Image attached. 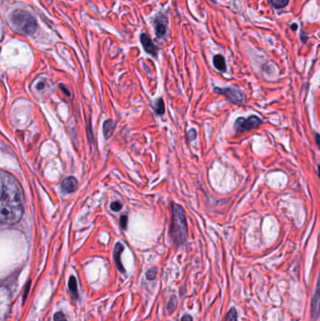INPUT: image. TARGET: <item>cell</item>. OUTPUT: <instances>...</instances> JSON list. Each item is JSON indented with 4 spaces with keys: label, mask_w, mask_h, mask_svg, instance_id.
I'll return each mask as SVG.
<instances>
[{
    "label": "cell",
    "mask_w": 320,
    "mask_h": 321,
    "mask_svg": "<svg viewBox=\"0 0 320 321\" xmlns=\"http://www.w3.org/2000/svg\"><path fill=\"white\" fill-rule=\"evenodd\" d=\"M25 213L20 185L10 174L1 172L0 220L2 224L13 225L21 220Z\"/></svg>",
    "instance_id": "cell-1"
},
{
    "label": "cell",
    "mask_w": 320,
    "mask_h": 321,
    "mask_svg": "<svg viewBox=\"0 0 320 321\" xmlns=\"http://www.w3.org/2000/svg\"><path fill=\"white\" fill-rule=\"evenodd\" d=\"M10 26L16 31L25 35H32L37 29V21L28 11L18 8L12 12L9 18Z\"/></svg>",
    "instance_id": "cell-2"
},
{
    "label": "cell",
    "mask_w": 320,
    "mask_h": 321,
    "mask_svg": "<svg viewBox=\"0 0 320 321\" xmlns=\"http://www.w3.org/2000/svg\"><path fill=\"white\" fill-rule=\"evenodd\" d=\"M172 226L171 236L173 240L177 244H183L187 239V222L186 215L182 207L178 204L172 206Z\"/></svg>",
    "instance_id": "cell-3"
},
{
    "label": "cell",
    "mask_w": 320,
    "mask_h": 321,
    "mask_svg": "<svg viewBox=\"0 0 320 321\" xmlns=\"http://www.w3.org/2000/svg\"><path fill=\"white\" fill-rule=\"evenodd\" d=\"M261 122V119L256 115H251L247 118L238 117L234 123V129L237 132H247L257 128Z\"/></svg>",
    "instance_id": "cell-4"
},
{
    "label": "cell",
    "mask_w": 320,
    "mask_h": 321,
    "mask_svg": "<svg viewBox=\"0 0 320 321\" xmlns=\"http://www.w3.org/2000/svg\"><path fill=\"white\" fill-rule=\"evenodd\" d=\"M214 91L219 94H222V95L226 96L234 104L241 105L245 102L244 94L236 88H225V89L216 88V89H214Z\"/></svg>",
    "instance_id": "cell-5"
},
{
    "label": "cell",
    "mask_w": 320,
    "mask_h": 321,
    "mask_svg": "<svg viewBox=\"0 0 320 321\" xmlns=\"http://www.w3.org/2000/svg\"><path fill=\"white\" fill-rule=\"evenodd\" d=\"M311 315L314 319H317L320 315V272L318 278L317 287L315 290V294L313 297L312 305H311Z\"/></svg>",
    "instance_id": "cell-6"
},
{
    "label": "cell",
    "mask_w": 320,
    "mask_h": 321,
    "mask_svg": "<svg viewBox=\"0 0 320 321\" xmlns=\"http://www.w3.org/2000/svg\"><path fill=\"white\" fill-rule=\"evenodd\" d=\"M140 41H141V43L144 47L145 51L148 53V54H150L152 56H156L157 55V48L154 44L153 41L150 39V37L148 36L147 33L141 34L140 36Z\"/></svg>",
    "instance_id": "cell-7"
},
{
    "label": "cell",
    "mask_w": 320,
    "mask_h": 321,
    "mask_svg": "<svg viewBox=\"0 0 320 321\" xmlns=\"http://www.w3.org/2000/svg\"><path fill=\"white\" fill-rule=\"evenodd\" d=\"M154 26H155V32H156L157 37L162 38L164 36L166 29H167V19L164 15L157 17L154 22Z\"/></svg>",
    "instance_id": "cell-8"
},
{
    "label": "cell",
    "mask_w": 320,
    "mask_h": 321,
    "mask_svg": "<svg viewBox=\"0 0 320 321\" xmlns=\"http://www.w3.org/2000/svg\"><path fill=\"white\" fill-rule=\"evenodd\" d=\"M77 188V181L74 177H69L62 181L61 191L64 194H72Z\"/></svg>",
    "instance_id": "cell-9"
},
{
    "label": "cell",
    "mask_w": 320,
    "mask_h": 321,
    "mask_svg": "<svg viewBox=\"0 0 320 321\" xmlns=\"http://www.w3.org/2000/svg\"><path fill=\"white\" fill-rule=\"evenodd\" d=\"M124 246L122 243L117 242L115 244V251H114V257H115V265L117 267V269L121 272H124V268L121 263V254L123 252Z\"/></svg>",
    "instance_id": "cell-10"
},
{
    "label": "cell",
    "mask_w": 320,
    "mask_h": 321,
    "mask_svg": "<svg viewBox=\"0 0 320 321\" xmlns=\"http://www.w3.org/2000/svg\"><path fill=\"white\" fill-rule=\"evenodd\" d=\"M104 134H105V137L108 139L111 137V135L113 134V132L115 131V124L113 120L111 119H108L107 121H105L104 123Z\"/></svg>",
    "instance_id": "cell-11"
},
{
    "label": "cell",
    "mask_w": 320,
    "mask_h": 321,
    "mask_svg": "<svg viewBox=\"0 0 320 321\" xmlns=\"http://www.w3.org/2000/svg\"><path fill=\"white\" fill-rule=\"evenodd\" d=\"M213 64L215 68L218 71H220V72H225V70H226L225 60H224V58L222 56H221V55L214 56Z\"/></svg>",
    "instance_id": "cell-12"
},
{
    "label": "cell",
    "mask_w": 320,
    "mask_h": 321,
    "mask_svg": "<svg viewBox=\"0 0 320 321\" xmlns=\"http://www.w3.org/2000/svg\"><path fill=\"white\" fill-rule=\"evenodd\" d=\"M69 289L73 296L75 299L78 298V288H77V281L74 276H71L69 280Z\"/></svg>",
    "instance_id": "cell-13"
},
{
    "label": "cell",
    "mask_w": 320,
    "mask_h": 321,
    "mask_svg": "<svg viewBox=\"0 0 320 321\" xmlns=\"http://www.w3.org/2000/svg\"><path fill=\"white\" fill-rule=\"evenodd\" d=\"M289 0H271V3L276 8H285L288 4Z\"/></svg>",
    "instance_id": "cell-14"
},
{
    "label": "cell",
    "mask_w": 320,
    "mask_h": 321,
    "mask_svg": "<svg viewBox=\"0 0 320 321\" xmlns=\"http://www.w3.org/2000/svg\"><path fill=\"white\" fill-rule=\"evenodd\" d=\"M238 317H237V312L235 309H231L229 312L226 315L224 321H237Z\"/></svg>",
    "instance_id": "cell-15"
},
{
    "label": "cell",
    "mask_w": 320,
    "mask_h": 321,
    "mask_svg": "<svg viewBox=\"0 0 320 321\" xmlns=\"http://www.w3.org/2000/svg\"><path fill=\"white\" fill-rule=\"evenodd\" d=\"M156 112L158 115H163L164 113V101L162 99H160L157 102Z\"/></svg>",
    "instance_id": "cell-16"
},
{
    "label": "cell",
    "mask_w": 320,
    "mask_h": 321,
    "mask_svg": "<svg viewBox=\"0 0 320 321\" xmlns=\"http://www.w3.org/2000/svg\"><path fill=\"white\" fill-rule=\"evenodd\" d=\"M54 321H68L66 320V317L62 312H58L54 316Z\"/></svg>",
    "instance_id": "cell-17"
},
{
    "label": "cell",
    "mask_w": 320,
    "mask_h": 321,
    "mask_svg": "<svg viewBox=\"0 0 320 321\" xmlns=\"http://www.w3.org/2000/svg\"><path fill=\"white\" fill-rule=\"evenodd\" d=\"M157 275V270L156 269H152V270H149L148 273H147V277H148V280H153L155 279Z\"/></svg>",
    "instance_id": "cell-18"
},
{
    "label": "cell",
    "mask_w": 320,
    "mask_h": 321,
    "mask_svg": "<svg viewBox=\"0 0 320 321\" xmlns=\"http://www.w3.org/2000/svg\"><path fill=\"white\" fill-rule=\"evenodd\" d=\"M35 88H36L37 91H43L46 88V82L44 80H41L35 86Z\"/></svg>",
    "instance_id": "cell-19"
},
{
    "label": "cell",
    "mask_w": 320,
    "mask_h": 321,
    "mask_svg": "<svg viewBox=\"0 0 320 321\" xmlns=\"http://www.w3.org/2000/svg\"><path fill=\"white\" fill-rule=\"evenodd\" d=\"M121 208H122V205H121L119 202H117V201L113 202V203L111 204V209H112L114 212H118V211H120V210H121Z\"/></svg>",
    "instance_id": "cell-20"
},
{
    "label": "cell",
    "mask_w": 320,
    "mask_h": 321,
    "mask_svg": "<svg viewBox=\"0 0 320 321\" xmlns=\"http://www.w3.org/2000/svg\"><path fill=\"white\" fill-rule=\"evenodd\" d=\"M127 222H128V217H127L126 215H122V216L120 217V225H121V227H122L123 229L126 228V226H127Z\"/></svg>",
    "instance_id": "cell-21"
},
{
    "label": "cell",
    "mask_w": 320,
    "mask_h": 321,
    "mask_svg": "<svg viewBox=\"0 0 320 321\" xmlns=\"http://www.w3.org/2000/svg\"><path fill=\"white\" fill-rule=\"evenodd\" d=\"M196 136H197V132H196V130L192 129V130L190 131L189 133H188V138H189L190 140H193V139H195V138H196Z\"/></svg>",
    "instance_id": "cell-22"
},
{
    "label": "cell",
    "mask_w": 320,
    "mask_h": 321,
    "mask_svg": "<svg viewBox=\"0 0 320 321\" xmlns=\"http://www.w3.org/2000/svg\"><path fill=\"white\" fill-rule=\"evenodd\" d=\"M59 88L65 92L66 95H68V96H70V95H71V94H70V91H67V89L64 87V85H59Z\"/></svg>",
    "instance_id": "cell-23"
},
{
    "label": "cell",
    "mask_w": 320,
    "mask_h": 321,
    "mask_svg": "<svg viewBox=\"0 0 320 321\" xmlns=\"http://www.w3.org/2000/svg\"><path fill=\"white\" fill-rule=\"evenodd\" d=\"M316 142H317V145L319 146V148H320V134L319 133H316Z\"/></svg>",
    "instance_id": "cell-24"
},
{
    "label": "cell",
    "mask_w": 320,
    "mask_h": 321,
    "mask_svg": "<svg viewBox=\"0 0 320 321\" xmlns=\"http://www.w3.org/2000/svg\"><path fill=\"white\" fill-rule=\"evenodd\" d=\"M193 321V319H192V317H190V316H185V317H183L182 318V320H181V321Z\"/></svg>",
    "instance_id": "cell-25"
},
{
    "label": "cell",
    "mask_w": 320,
    "mask_h": 321,
    "mask_svg": "<svg viewBox=\"0 0 320 321\" xmlns=\"http://www.w3.org/2000/svg\"><path fill=\"white\" fill-rule=\"evenodd\" d=\"M291 27H292L293 30H296V28H298V25H296V24H293V25H291Z\"/></svg>",
    "instance_id": "cell-26"
},
{
    "label": "cell",
    "mask_w": 320,
    "mask_h": 321,
    "mask_svg": "<svg viewBox=\"0 0 320 321\" xmlns=\"http://www.w3.org/2000/svg\"><path fill=\"white\" fill-rule=\"evenodd\" d=\"M319 175H320V166H319Z\"/></svg>",
    "instance_id": "cell-27"
}]
</instances>
